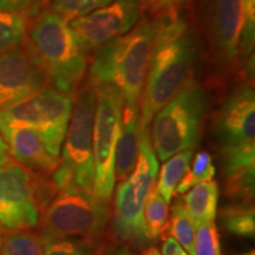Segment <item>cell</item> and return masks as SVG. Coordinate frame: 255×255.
<instances>
[{
	"mask_svg": "<svg viewBox=\"0 0 255 255\" xmlns=\"http://www.w3.org/2000/svg\"><path fill=\"white\" fill-rule=\"evenodd\" d=\"M47 175L8 159L0 167V225L8 231L38 226L41 214L57 194Z\"/></svg>",
	"mask_w": 255,
	"mask_h": 255,
	"instance_id": "obj_8",
	"label": "cell"
},
{
	"mask_svg": "<svg viewBox=\"0 0 255 255\" xmlns=\"http://www.w3.org/2000/svg\"><path fill=\"white\" fill-rule=\"evenodd\" d=\"M97 95L92 148H94V193L101 201L109 203L115 189V155L122 123L123 100L110 87L94 88Z\"/></svg>",
	"mask_w": 255,
	"mask_h": 255,
	"instance_id": "obj_11",
	"label": "cell"
},
{
	"mask_svg": "<svg viewBox=\"0 0 255 255\" xmlns=\"http://www.w3.org/2000/svg\"><path fill=\"white\" fill-rule=\"evenodd\" d=\"M156 32L148 72L139 100V130L148 129L155 115L194 78L199 43L181 13L154 18Z\"/></svg>",
	"mask_w": 255,
	"mask_h": 255,
	"instance_id": "obj_1",
	"label": "cell"
},
{
	"mask_svg": "<svg viewBox=\"0 0 255 255\" xmlns=\"http://www.w3.org/2000/svg\"><path fill=\"white\" fill-rule=\"evenodd\" d=\"M102 255H136L128 247H111L108 248Z\"/></svg>",
	"mask_w": 255,
	"mask_h": 255,
	"instance_id": "obj_34",
	"label": "cell"
},
{
	"mask_svg": "<svg viewBox=\"0 0 255 255\" xmlns=\"http://www.w3.org/2000/svg\"><path fill=\"white\" fill-rule=\"evenodd\" d=\"M97 95L87 83L73 98L71 117L63 142L62 158L55 173L51 175L57 191L64 187L77 186L94 193L95 164L92 131Z\"/></svg>",
	"mask_w": 255,
	"mask_h": 255,
	"instance_id": "obj_6",
	"label": "cell"
},
{
	"mask_svg": "<svg viewBox=\"0 0 255 255\" xmlns=\"http://www.w3.org/2000/svg\"><path fill=\"white\" fill-rule=\"evenodd\" d=\"M23 45L46 76L50 87L75 98L89 69V55L70 21L41 8L28 19Z\"/></svg>",
	"mask_w": 255,
	"mask_h": 255,
	"instance_id": "obj_2",
	"label": "cell"
},
{
	"mask_svg": "<svg viewBox=\"0 0 255 255\" xmlns=\"http://www.w3.org/2000/svg\"><path fill=\"white\" fill-rule=\"evenodd\" d=\"M194 250L195 255H222L220 234L215 221L199 223L195 226Z\"/></svg>",
	"mask_w": 255,
	"mask_h": 255,
	"instance_id": "obj_28",
	"label": "cell"
},
{
	"mask_svg": "<svg viewBox=\"0 0 255 255\" xmlns=\"http://www.w3.org/2000/svg\"><path fill=\"white\" fill-rule=\"evenodd\" d=\"M223 177H225V190L228 197L238 201V202L253 200L255 168L239 171V173L227 175V176Z\"/></svg>",
	"mask_w": 255,
	"mask_h": 255,
	"instance_id": "obj_26",
	"label": "cell"
},
{
	"mask_svg": "<svg viewBox=\"0 0 255 255\" xmlns=\"http://www.w3.org/2000/svg\"><path fill=\"white\" fill-rule=\"evenodd\" d=\"M51 11L60 17L72 21L109 4L111 0H47Z\"/></svg>",
	"mask_w": 255,
	"mask_h": 255,
	"instance_id": "obj_25",
	"label": "cell"
},
{
	"mask_svg": "<svg viewBox=\"0 0 255 255\" xmlns=\"http://www.w3.org/2000/svg\"><path fill=\"white\" fill-rule=\"evenodd\" d=\"M199 9L200 32L212 71L220 79L228 77L242 66V0H201Z\"/></svg>",
	"mask_w": 255,
	"mask_h": 255,
	"instance_id": "obj_9",
	"label": "cell"
},
{
	"mask_svg": "<svg viewBox=\"0 0 255 255\" xmlns=\"http://www.w3.org/2000/svg\"><path fill=\"white\" fill-rule=\"evenodd\" d=\"M139 146L138 109L123 107L121 132L115 155V180L122 182L136 165Z\"/></svg>",
	"mask_w": 255,
	"mask_h": 255,
	"instance_id": "obj_16",
	"label": "cell"
},
{
	"mask_svg": "<svg viewBox=\"0 0 255 255\" xmlns=\"http://www.w3.org/2000/svg\"><path fill=\"white\" fill-rule=\"evenodd\" d=\"M241 255H254V251L248 252V253H244V254H241Z\"/></svg>",
	"mask_w": 255,
	"mask_h": 255,
	"instance_id": "obj_37",
	"label": "cell"
},
{
	"mask_svg": "<svg viewBox=\"0 0 255 255\" xmlns=\"http://www.w3.org/2000/svg\"><path fill=\"white\" fill-rule=\"evenodd\" d=\"M8 159H9V152H8L7 143H6L4 137H2L1 133H0V167L4 165Z\"/></svg>",
	"mask_w": 255,
	"mask_h": 255,
	"instance_id": "obj_33",
	"label": "cell"
},
{
	"mask_svg": "<svg viewBox=\"0 0 255 255\" xmlns=\"http://www.w3.org/2000/svg\"><path fill=\"white\" fill-rule=\"evenodd\" d=\"M205 87L190 79L151 121L150 141L158 161L177 152L194 150L200 144L208 114Z\"/></svg>",
	"mask_w": 255,
	"mask_h": 255,
	"instance_id": "obj_4",
	"label": "cell"
},
{
	"mask_svg": "<svg viewBox=\"0 0 255 255\" xmlns=\"http://www.w3.org/2000/svg\"><path fill=\"white\" fill-rule=\"evenodd\" d=\"M49 85L23 44L0 53V114Z\"/></svg>",
	"mask_w": 255,
	"mask_h": 255,
	"instance_id": "obj_14",
	"label": "cell"
},
{
	"mask_svg": "<svg viewBox=\"0 0 255 255\" xmlns=\"http://www.w3.org/2000/svg\"><path fill=\"white\" fill-rule=\"evenodd\" d=\"M161 255H188L180 244L171 237H164L162 242Z\"/></svg>",
	"mask_w": 255,
	"mask_h": 255,
	"instance_id": "obj_32",
	"label": "cell"
},
{
	"mask_svg": "<svg viewBox=\"0 0 255 255\" xmlns=\"http://www.w3.org/2000/svg\"><path fill=\"white\" fill-rule=\"evenodd\" d=\"M0 255H44V241L39 234L30 231L6 233Z\"/></svg>",
	"mask_w": 255,
	"mask_h": 255,
	"instance_id": "obj_22",
	"label": "cell"
},
{
	"mask_svg": "<svg viewBox=\"0 0 255 255\" xmlns=\"http://www.w3.org/2000/svg\"><path fill=\"white\" fill-rule=\"evenodd\" d=\"M94 242L84 239H62L44 242V255H96Z\"/></svg>",
	"mask_w": 255,
	"mask_h": 255,
	"instance_id": "obj_29",
	"label": "cell"
},
{
	"mask_svg": "<svg viewBox=\"0 0 255 255\" xmlns=\"http://www.w3.org/2000/svg\"><path fill=\"white\" fill-rule=\"evenodd\" d=\"M155 32V19L143 15L131 31L96 50L89 64V84L114 88L123 107L138 109Z\"/></svg>",
	"mask_w": 255,
	"mask_h": 255,
	"instance_id": "obj_3",
	"label": "cell"
},
{
	"mask_svg": "<svg viewBox=\"0 0 255 255\" xmlns=\"http://www.w3.org/2000/svg\"><path fill=\"white\" fill-rule=\"evenodd\" d=\"M219 215L223 227L231 234L241 238H254L255 212L251 201L235 202L223 207Z\"/></svg>",
	"mask_w": 255,
	"mask_h": 255,
	"instance_id": "obj_19",
	"label": "cell"
},
{
	"mask_svg": "<svg viewBox=\"0 0 255 255\" xmlns=\"http://www.w3.org/2000/svg\"><path fill=\"white\" fill-rule=\"evenodd\" d=\"M27 24L25 15L0 9V53L23 44Z\"/></svg>",
	"mask_w": 255,
	"mask_h": 255,
	"instance_id": "obj_23",
	"label": "cell"
},
{
	"mask_svg": "<svg viewBox=\"0 0 255 255\" xmlns=\"http://www.w3.org/2000/svg\"><path fill=\"white\" fill-rule=\"evenodd\" d=\"M47 0H0V9L15 12L32 18L37 14Z\"/></svg>",
	"mask_w": 255,
	"mask_h": 255,
	"instance_id": "obj_31",
	"label": "cell"
},
{
	"mask_svg": "<svg viewBox=\"0 0 255 255\" xmlns=\"http://www.w3.org/2000/svg\"><path fill=\"white\" fill-rule=\"evenodd\" d=\"M6 233H7V232L5 231V228L2 227L1 225H0V246H1V244H2V240H4V238H5Z\"/></svg>",
	"mask_w": 255,
	"mask_h": 255,
	"instance_id": "obj_36",
	"label": "cell"
},
{
	"mask_svg": "<svg viewBox=\"0 0 255 255\" xmlns=\"http://www.w3.org/2000/svg\"><path fill=\"white\" fill-rule=\"evenodd\" d=\"M193 156V150L177 152L165 159L162 168L159 169L158 177H156L157 183H155V188L168 203L171 202L175 190L183 178L184 174L187 173Z\"/></svg>",
	"mask_w": 255,
	"mask_h": 255,
	"instance_id": "obj_18",
	"label": "cell"
},
{
	"mask_svg": "<svg viewBox=\"0 0 255 255\" xmlns=\"http://www.w3.org/2000/svg\"><path fill=\"white\" fill-rule=\"evenodd\" d=\"M212 133L218 149L255 143V95L250 83L226 96L213 117Z\"/></svg>",
	"mask_w": 255,
	"mask_h": 255,
	"instance_id": "obj_13",
	"label": "cell"
},
{
	"mask_svg": "<svg viewBox=\"0 0 255 255\" xmlns=\"http://www.w3.org/2000/svg\"><path fill=\"white\" fill-rule=\"evenodd\" d=\"M109 203L95 193L77 186L57 191L39 220V237L44 242L81 238L96 244L109 220Z\"/></svg>",
	"mask_w": 255,
	"mask_h": 255,
	"instance_id": "obj_7",
	"label": "cell"
},
{
	"mask_svg": "<svg viewBox=\"0 0 255 255\" xmlns=\"http://www.w3.org/2000/svg\"><path fill=\"white\" fill-rule=\"evenodd\" d=\"M141 255H161V252L158 251L157 247L149 246V247H145L144 250H143Z\"/></svg>",
	"mask_w": 255,
	"mask_h": 255,
	"instance_id": "obj_35",
	"label": "cell"
},
{
	"mask_svg": "<svg viewBox=\"0 0 255 255\" xmlns=\"http://www.w3.org/2000/svg\"><path fill=\"white\" fill-rule=\"evenodd\" d=\"M141 0H111L84 17L70 21L88 55L131 31L142 17Z\"/></svg>",
	"mask_w": 255,
	"mask_h": 255,
	"instance_id": "obj_12",
	"label": "cell"
},
{
	"mask_svg": "<svg viewBox=\"0 0 255 255\" xmlns=\"http://www.w3.org/2000/svg\"><path fill=\"white\" fill-rule=\"evenodd\" d=\"M169 220V203L154 187L146 197L143 208V222L145 233L151 242L161 237L167 229Z\"/></svg>",
	"mask_w": 255,
	"mask_h": 255,
	"instance_id": "obj_20",
	"label": "cell"
},
{
	"mask_svg": "<svg viewBox=\"0 0 255 255\" xmlns=\"http://www.w3.org/2000/svg\"><path fill=\"white\" fill-rule=\"evenodd\" d=\"M158 159L150 141L149 128L139 130V146L132 173L120 182L114 201L113 231L116 239L136 248L150 244L143 222L146 197L155 187Z\"/></svg>",
	"mask_w": 255,
	"mask_h": 255,
	"instance_id": "obj_5",
	"label": "cell"
},
{
	"mask_svg": "<svg viewBox=\"0 0 255 255\" xmlns=\"http://www.w3.org/2000/svg\"><path fill=\"white\" fill-rule=\"evenodd\" d=\"M219 197L220 187L214 180L197 183L183 194V206L194 225L215 221Z\"/></svg>",
	"mask_w": 255,
	"mask_h": 255,
	"instance_id": "obj_17",
	"label": "cell"
},
{
	"mask_svg": "<svg viewBox=\"0 0 255 255\" xmlns=\"http://www.w3.org/2000/svg\"><path fill=\"white\" fill-rule=\"evenodd\" d=\"M215 175V167L213 164V157L208 151L202 150L196 152L191 158L187 173L175 190L174 195H183L190 188L203 181L213 180Z\"/></svg>",
	"mask_w": 255,
	"mask_h": 255,
	"instance_id": "obj_24",
	"label": "cell"
},
{
	"mask_svg": "<svg viewBox=\"0 0 255 255\" xmlns=\"http://www.w3.org/2000/svg\"><path fill=\"white\" fill-rule=\"evenodd\" d=\"M190 0H141L142 13L148 12L154 18L180 13Z\"/></svg>",
	"mask_w": 255,
	"mask_h": 255,
	"instance_id": "obj_30",
	"label": "cell"
},
{
	"mask_svg": "<svg viewBox=\"0 0 255 255\" xmlns=\"http://www.w3.org/2000/svg\"><path fill=\"white\" fill-rule=\"evenodd\" d=\"M167 228L169 235L180 244L188 255H195V225L188 215L182 200H177L171 207V214L168 220Z\"/></svg>",
	"mask_w": 255,
	"mask_h": 255,
	"instance_id": "obj_21",
	"label": "cell"
},
{
	"mask_svg": "<svg viewBox=\"0 0 255 255\" xmlns=\"http://www.w3.org/2000/svg\"><path fill=\"white\" fill-rule=\"evenodd\" d=\"M73 98L46 85L37 94L0 114V124L33 128L47 150L59 157L71 117Z\"/></svg>",
	"mask_w": 255,
	"mask_h": 255,
	"instance_id": "obj_10",
	"label": "cell"
},
{
	"mask_svg": "<svg viewBox=\"0 0 255 255\" xmlns=\"http://www.w3.org/2000/svg\"><path fill=\"white\" fill-rule=\"evenodd\" d=\"M242 24L240 56L241 64L244 62L253 63V51L255 41V0H242Z\"/></svg>",
	"mask_w": 255,
	"mask_h": 255,
	"instance_id": "obj_27",
	"label": "cell"
},
{
	"mask_svg": "<svg viewBox=\"0 0 255 255\" xmlns=\"http://www.w3.org/2000/svg\"><path fill=\"white\" fill-rule=\"evenodd\" d=\"M0 133L7 143L9 156L15 162L44 175H52L59 157L47 150L41 136L33 128L18 124H0Z\"/></svg>",
	"mask_w": 255,
	"mask_h": 255,
	"instance_id": "obj_15",
	"label": "cell"
}]
</instances>
